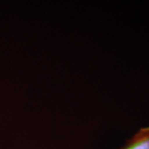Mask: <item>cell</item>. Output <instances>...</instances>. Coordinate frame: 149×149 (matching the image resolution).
Masks as SVG:
<instances>
[{"mask_svg":"<svg viewBox=\"0 0 149 149\" xmlns=\"http://www.w3.org/2000/svg\"><path fill=\"white\" fill-rule=\"evenodd\" d=\"M120 149H149V127L141 128Z\"/></svg>","mask_w":149,"mask_h":149,"instance_id":"6da1fadb","label":"cell"}]
</instances>
